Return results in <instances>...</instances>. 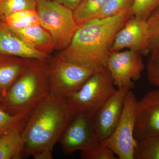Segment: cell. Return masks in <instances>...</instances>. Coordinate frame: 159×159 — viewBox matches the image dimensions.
Masks as SVG:
<instances>
[{
    "label": "cell",
    "instance_id": "cell-1",
    "mask_svg": "<svg viewBox=\"0 0 159 159\" xmlns=\"http://www.w3.org/2000/svg\"><path fill=\"white\" fill-rule=\"evenodd\" d=\"M77 113L66 97L51 91L28 117L22 133L25 157L53 158L55 144Z\"/></svg>",
    "mask_w": 159,
    "mask_h": 159
},
{
    "label": "cell",
    "instance_id": "cell-2",
    "mask_svg": "<svg viewBox=\"0 0 159 159\" xmlns=\"http://www.w3.org/2000/svg\"><path fill=\"white\" fill-rule=\"evenodd\" d=\"M132 16L129 11L80 25L70 44L57 56L95 71L106 68L116 35Z\"/></svg>",
    "mask_w": 159,
    "mask_h": 159
},
{
    "label": "cell",
    "instance_id": "cell-3",
    "mask_svg": "<svg viewBox=\"0 0 159 159\" xmlns=\"http://www.w3.org/2000/svg\"><path fill=\"white\" fill-rule=\"evenodd\" d=\"M48 60L29 59L26 67L0 101L9 113L29 116L48 96L51 92Z\"/></svg>",
    "mask_w": 159,
    "mask_h": 159
},
{
    "label": "cell",
    "instance_id": "cell-4",
    "mask_svg": "<svg viewBox=\"0 0 159 159\" xmlns=\"http://www.w3.org/2000/svg\"><path fill=\"white\" fill-rule=\"evenodd\" d=\"M117 89L107 68L96 71L78 90L67 97L77 112L93 117Z\"/></svg>",
    "mask_w": 159,
    "mask_h": 159
},
{
    "label": "cell",
    "instance_id": "cell-5",
    "mask_svg": "<svg viewBox=\"0 0 159 159\" xmlns=\"http://www.w3.org/2000/svg\"><path fill=\"white\" fill-rule=\"evenodd\" d=\"M36 11L41 25L53 38L55 50L61 51L65 49L78 28L73 10L51 0H44L38 3Z\"/></svg>",
    "mask_w": 159,
    "mask_h": 159
},
{
    "label": "cell",
    "instance_id": "cell-6",
    "mask_svg": "<svg viewBox=\"0 0 159 159\" xmlns=\"http://www.w3.org/2000/svg\"><path fill=\"white\" fill-rule=\"evenodd\" d=\"M138 102L131 90L125 97L122 115L116 127L107 139L101 142L119 159H134L138 141L134 136Z\"/></svg>",
    "mask_w": 159,
    "mask_h": 159
},
{
    "label": "cell",
    "instance_id": "cell-7",
    "mask_svg": "<svg viewBox=\"0 0 159 159\" xmlns=\"http://www.w3.org/2000/svg\"><path fill=\"white\" fill-rule=\"evenodd\" d=\"M48 63L51 91L65 97L79 89L95 72L57 55L50 57Z\"/></svg>",
    "mask_w": 159,
    "mask_h": 159
},
{
    "label": "cell",
    "instance_id": "cell-8",
    "mask_svg": "<svg viewBox=\"0 0 159 159\" xmlns=\"http://www.w3.org/2000/svg\"><path fill=\"white\" fill-rule=\"evenodd\" d=\"M94 127L93 117L77 112L63 131L59 139L66 155L87 150L100 142Z\"/></svg>",
    "mask_w": 159,
    "mask_h": 159
},
{
    "label": "cell",
    "instance_id": "cell-9",
    "mask_svg": "<svg viewBox=\"0 0 159 159\" xmlns=\"http://www.w3.org/2000/svg\"><path fill=\"white\" fill-rule=\"evenodd\" d=\"M142 55L129 50L111 52L107 68L117 88H134V81L140 79L145 67Z\"/></svg>",
    "mask_w": 159,
    "mask_h": 159
},
{
    "label": "cell",
    "instance_id": "cell-10",
    "mask_svg": "<svg viewBox=\"0 0 159 159\" xmlns=\"http://www.w3.org/2000/svg\"><path fill=\"white\" fill-rule=\"evenodd\" d=\"M134 136L138 141L159 135V89L138 100Z\"/></svg>",
    "mask_w": 159,
    "mask_h": 159
},
{
    "label": "cell",
    "instance_id": "cell-11",
    "mask_svg": "<svg viewBox=\"0 0 159 159\" xmlns=\"http://www.w3.org/2000/svg\"><path fill=\"white\" fill-rule=\"evenodd\" d=\"M131 89L117 88L115 93L93 117L94 127L100 141L111 134L122 115L126 95Z\"/></svg>",
    "mask_w": 159,
    "mask_h": 159
},
{
    "label": "cell",
    "instance_id": "cell-12",
    "mask_svg": "<svg viewBox=\"0 0 159 159\" xmlns=\"http://www.w3.org/2000/svg\"><path fill=\"white\" fill-rule=\"evenodd\" d=\"M128 49L146 55L149 53L146 20L132 16L116 35L112 52Z\"/></svg>",
    "mask_w": 159,
    "mask_h": 159
},
{
    "label": "cell",
    "instance_id": "cell-13",
    "mask_svg": "<svg viewBox=\"0 0 159 159\" xmlns=\"http://www.w3.org/2000/svg\"><path fill=\"white\" fill-rule=\"evenodd\" d=\"M0 55L48 60L50 55L39 52L17 37L0 20Z\"/></svg>",
    "mask_w": 159,
    "mask_h": 159
},
{
    "label": "cell",
    "instance_id": "cell-14",
    "mask_svg": "<svg viewBox=\"0 0 159 159\" xmlns=\"http://www.w3.org/2000/svg\"><path fill=\"white\" fill-rule=\"evenodd\" d=\"M9 27L17 37L42 54L50 55L55 50L51 34L40 25L22 29Z\"/></svg>",
    "mask_w": 159,
    "mask_h": 159
},
{
    "label": "cell",
    "instance_id": "cell-15",
    "mask_svg": "<svg viewBox=\"0 0 159 159\" xmlns=\"http://www.w3.org/2000/svg\"><path fill=\"white\" fill-rule=\"evenodd\" d=\"M29 59L0 55V101L26 67Z\"/></svg>",
    "mask_w": 159,
    "mask_h": 159
},
{
    "label": "cell",
    "instance_id": "cell-16",
    "mask_svg": "<svg viewBox=\"0 0 159 159\" xmlns=\"http://www.w3.org/2000/svg\"><path fill=\"white\" fill-rule=\"evenodd\" d=\"M27 120L0 136V159H20L25 157L22 133Z\"/></svg>",
    "mask_w": 159,
    "mask_h": 159
},
{
    "label": "cell",
    "instance_id": "cell-17",
    "mask_svg": "<svg viewBox=\"0 0 159 159\" xmlns=\"http://www.w3.org/2000/svg\"><path fill=\"white\" fill-rule=\"evenodd\" d=\"M107 0H81L73 10L74 20L77 25L96 19Z\"/></svg>",
    "mask_w": 159,
    "mask_h": 159
},
{
    "label": "cell",
    "instance_id": "cell-18",
    "mask_svg": "<svg viewBox=\"0 0 159 159\" xmlns=\"http://www.w3.org/2000/svg\"><path fill=\"white\" fill-rule=\"evenodd\" d=\"M5 22L9 27L17 29L29 28L40 25V20L35 9L23 10L10 15Z\"/></svg>",
    "mask_w": 159,
    "mask_h": 159
},
{
    "label": "cell",
    "instance_id": "cell-19",
    "mask_svg": "<svg viewBox=\"0 0 159 159\" xmlns=\"http://www.w3.org/2000/svg\"><path fill=\"white\" fill-rule=\"evenodd\" d=\"M134 159H159V135L138 141Z\"/></svg>",
    "mask_w": 159,
    "mask_h": 159
},
{
    "label": "cell",
    "instance_id": "cell-20",
    "mask_svg": "<svg viewBox=\"0 0 159 159\" xmlns=\"http://www.w3.org/2000/svg\"><path fill=\"white\" fill-rule=\"evenodd\" d=\"M35 0H0V20L5 22L10 15L23 10L35 9Z\"/></svg>",
    "mask_w": 159,
    "mask_h": 159
},
{
    "label": "cell",
    "instance_id": "cell-21",
    "mask_svg": "<svg viewBox=\"0 0 159 159\" xmlns=\"http://www.w3.org/2000/svg\"><path fill=\"white\" fill-rule=\"evenodd\" d=\"M134 0H107L96 18L113 17L130 11Z\"/></svg>",
    "mask_w": 159,
    "mask_h": 159
},
{
    "label": "cell",
    "instance_id": "cell-22",
    "mask_svg": "<svg viewBox=\"0 0 159 159\" xmlns=\"http://www.w3.org/2000/svg\"><path fill=\"white\" fill-rule=\"evenodd\" d=\"M149 52L159 51V6L146 20Z\"/></svg>",
    "mask_w": 159,
    "mask_h": 159
},
{
    "label": "cell",
    "instance_id": "cell-23",
    "mask_svg": "<svg viewBox=\"0 0 159 159\" xmlns=\"http://www.w3.org/2000/svg\"><path fill=\"white\" fill-rule=\"evenodd\" d=\"M159 6V0H134L131 9L132 15L145 20Z\"/></svg>",
    "mask_w": 159,
    "mask_h": 159
},
{
    "label": "cell",
    "instance_id": "cell-24",
    "mask_svg": "<svg viewBox=\"0 0 159 159\" xmlns=\"http://www.w3.org/2000/svg\"><path fill=\"white\" fill-rule=\"evenodd\" d=\"M28 117L26 115L9 113L0 103V136L10 129L26 121Z\"/></svg>",
    "mask_w": 159,
    "mask_h": 159
},
{
    "label": "cell",
    "instance_id": "cell-25",
    "mask_svg": "<svg viewBox=\"0 0 159 159\" xmlns=\"http://www.w3.org/2000/svg\"><path fill=\"white\" fill-rule=\"evenodd\" d=\"M83 159H116L115 154L101 141L87 150L81 152Z\"/></svg>",
    "mask_w": 159,
    "mask_h": 159
},
{
    "label": "cell",
    "instance_id": "cell-26",
    "mask_svg": "<svg viewBox=\"0 0 159 159\" xmlns=\"http://www.w3.org/2000/svg\"><path fill=\"white\" fill-rule=\"evenodd\" d=\"M147 65V77L151 84L159 89V51L150 52Z\"/></svg>",
    "mask_w": 159,
    "mask_h": 159
},
{
    "label": "cell",
    "instance_id": "cell-27",
    "mask_svg": "<svg viewBox=\"0 0 159 159\" xmlns=\"http://www.w3.org/2000/svg\"><path fill=\"white\" fill-rule=\"evenodd\" d=\"M60 5L69 8L71 10H74L78 4L80 3L81 0H51Z\"/></svg>",
    "mask_w": 159,
    "mask_h": 159
},
{
    "label": "cell",
    "instance_id": "cell-28",
    "mask_svg": "<svg viewBox=\"0 0 159 159\" xmlns=\"http://www.w3.org/2000/svg\"><path fill=\"white\" fill-rule=\"evenodd\" d=\"M44 1V0H35V1H36V2L38 3L40 2H42V1Z\"/></svg>",
    "mask_w": 159,
    "mask_h": 159
}]
</instances>
